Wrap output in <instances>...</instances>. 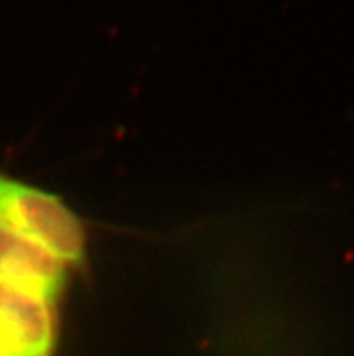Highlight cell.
I'll list each match as a JSON object with an SVG mask.
<instances>
[{"label": "cell", "instance_id": "7a4b0ae2", "mask_svg": "<svg viewBox=\"0 0 354 356\" xmlns=\"http://www.w3.org/2000/svg\"><path fill=\"white\" fill-rule=\"evenodd\" d=\"M53 302L0 282V356H53Z\"/></svg>", "mask_w": 354, "mask_h": 356}, {"label": "cell", "instance_id": "6da1fadb", "mask_svg": "<svg viewBox=\"0 0 354 356\" xmlns=\"http://www.w3.org/2000/svg\"><path fill=\"white\" fill-rule=\"evenodd\" d=\"M0 228L38 244L54 257L77 262L86 252V232L58 197L0 177Z\"/></svg>", "mask_w": 354, "mask_h": 356}, {"label": "cell", "instance_id": "3957f363", "mask_svg": "<svg viewBox=\"0 0 354 356\" xmlns=\"http://www.w3.org/2000/svg\"><path fill=\"white\" fill-rule=\"evenodd\" d=\"M63 277V262L53 253L0 228V282L54 302Z\"/></svg>", "mask_w": 354, "mask_h": 356}]
</instances>
